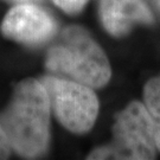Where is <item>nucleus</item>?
I'll return each instance as SVG.
<instances>
[{
	"mask_svg": "<svg viewBox=\"0 0 160 160\" xmlns=\"http://www.w3.org/2000/svg\"><path fill=\"white\" fill-rule=\"evenodd\" d=\"M50 100L42 82H18L0 112V126L12 152L25 159L44 157L50 145Z\"/></svg>",
	"mask_w": 160,
	"mask_h": 160,
	"instance_id": "obj_1",
	"label": "nucleus"
},
{
	"mask_svg": "<svg viewBox=\"0 0 160 160\" xmlns=\"http://www.w3.org/2000/svg\"><path fill=\"white\" fill-rule=\"evenodd\" d=\"M45 67L52 74L100 89L110 80L112 68L106 53L86 29L69 26L49 49Z\"/></svg>",
	"mask_w": 160,
	"mask_h": 160,
	"instance_id": "obj_2",
	"label": "nucleus"
},
{
	"mask_svg": "<svg viewBox=\"0 0 160 160\" xmlns=\"http://www.w3.org/2000/svg\"><path fill=\"white\" fill-rule=\"evenodd\" d=\"M153 125L143 103L133 101L115 116L113 140L87 159L151 160L157 157Z\"/></svg>",
	"mask_w": 160,
	"mask_h": 160,
	"instance_id": "obj_3",
	"label": "nucleus"
},
{
	"mask_svg": "<svg viewBox=\"0 0 160 160\" xmlns=\"http://www.w3.org/2000/svg\"><path fill=\"white\" fill-rule=\"evenodd\" d=\"M58 122L74 134L92 128L98 114V100L92 88L69 78L46 75L40 78Z\"/></svg>",
	"mask_w": 160,
	"mask_h": 160,
	"instance_id": "obj_4",
	"label": "nucleus"
},
{
	"mask_svg": "<svg viewBox=\"0 0 160 160\" xmlns=\"http://www.w3.org/2000/svg\"><path fill=\"white\" fill-rule=\"evenodd\" d=\"M56 31V20L45 10L32 2L14 5L0 25V32L7 39L30 46L51 39Z\"/></svg>",
	"mask_w": 160,
	"mask_h": 160,
	"instance_id": "obj_5",
	"label": "nucleus"
},
{
	"mask_svg": "<svg viewBox=\"0 0 160 160\" xmlns=\"http://www.w3.org/2000/svg\"><path fill=\"white\" fill-rule=\"evenodd\" d=\"M100 18L103 28L114 37H122L137 24L153 23L143 0H101Z\"/></svg>",
	"mask_w": 160,
	"mask_h": 160,
	"instance_id": "obj_6",
	"label": "nucleus"
},
{
	"mask_svg": "<svg viewBox=\"0 0 160 160\" xmlns=\"http://www.w3.org/2000/svg\"><path fill=\"white\" fill-rule=\"evenodd\" d=\"M143 106L152 121L157 148L160 151V76L151 78L145 84Z\"/></svg>",
	"mask_w": 160,
	"mask_h": 160,
	"instance_id": "obj_7",
	"label": "nucleus"
},
{
	"mask_svg": "<svg viewBox=\"0 0 160 160\" xmlns=\"http://www.w3.org/2000/svg\"><path fill=\"white\" fill-rule=\"evenodd\" d=\"M52 1L62 11L67 12L69 14H76L81 12L88 2V0H52Z\"/></svg>",
	"mask_w": 160,
	"mask_h": 160,
	"instance_id": "obj_8",
	"label": "nucleus"
},
{
	"mask_svg": "<svg viewBox=\"0 0 160 160\" xmlns=\"http://www.w3.org/2000/svg\"><path fill=\"white\" fill-rule=\"evenodd\" d=\"M11 153V147L7 142V139H6L5 134L1 129V126H0V160L8 159Z\"/></svg>",
	"mask_w": 160,
	"mask_h": 160,
	"instance_id": "obj_9",
	"label": "nucleus"
},
{
	"mask_svg": "<svg viewBox=\"0 0 160 160\" xmlns=\"http://www.w3.org/2000/svg\"><path fill=\"white\" fill-rule=\"evenodd\" d=\"M8 1H13L17 4H23V2H33V1H39V0H8Z\"/></svg>",
	"mask_w": 160,
	"mask_h": 160,
	"instance_id": "obj_10",
	"label": "nucleus"
},
{
	"mask_svg": "<svg viewBox=\"0 0 160 160\" xmlns=\"http://www.w3.org/2000/svg\"><path fill=\"white\" fill-rule=\"evenodd\" d=\"M159 2H160V0H159Z\"/></svg>",
	"mask_w": 160,
	"mask_h": 160,
	"instance_id": "obj_11",
	"label": "nucleus"
}]
</instances>
